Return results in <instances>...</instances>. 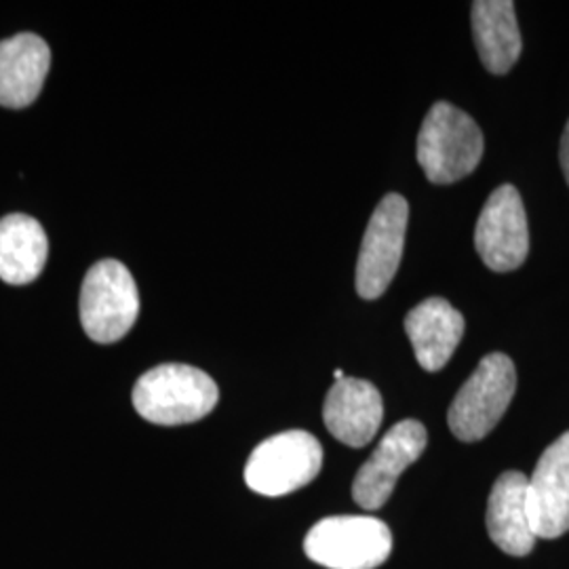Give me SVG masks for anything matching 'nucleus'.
Here are the masks:
<instances>
[{
	"label": "nucleus",
	"mask_w": 569,
	"mask_h": 569,
	"mask_svg": "<svg viewBox=\"0 0 569 569\" xmlns=\"http://www.w3.org/2000/svg\"><path fill=\"white\" fill-rule=\"evenodd\" d=\"M220 390L201 369L167 363L146 371L133 388V407L143 420L159 427H180L203 420L218 406Z\"/></svg>",
	"instance_id": "obj_1"
},
{
	"label": "nucleus",
	"mask_w": 569,
	"mask_h": 569,
	"mask_svg": "<svg viewBox=\"0 0 569 569\" xmlns=\"http://www.w3.org/2000/svg\"><path fill=\"white\" fill-rule=\"evenodd\" d=\"M483 157V133L465 110L437 102L418 133V163L432 183L460 182Z\"/></svg>",
	"instance_id": "obj_2"
},
{
	"label": "nucleus",
	"mask_w": 569,
	"mask_h": 569,
	"mask_svg": "<svg viewBox=\"0 0 569 569\" xmlns=\"http://www.w3.org/2000/svg\"><path fill=\"white\" fill-rule=\"evenodd\" d=\"M517 390V371L510 357L491 352L458 390L448 411L449 430L456 439L475 443L488 437L507 413Z\"/></svg>",
	"instance_id": "obj_3"
},
{
	"label": "nucleus",
	"mask_w": 569,
	"mask_h": 569,
	"mask_svg": "<svg viewBox=\"0 0 569 569\" xmlns=\"http://www.w3.org/2000/svg\"><path fill=\"white\" fill-rule=\"evenodd\" d=\"M305 550L327 569H376L392 552V533L376 517H327L306 533Z\"/></svg>",
	"instance_id": "obj_4"
},
{
	"label": "nucleus",
	"mask_w": 569,
	"mask_h": 569,
	"mask_svg": "<svg viewBox=\"0 0 569 569\" xmlns=\"http://www.w3.org/2000/svg\"><path fill=\"white\" fill-rule=\"evenodd\" d=\"M323 468V448L306 430H284L251 451L244 467L247 488L260 496L279 498L302 489Z\"/></svg>",
	"instance_id": "obj_5"
},
{
	"label": "nucleus",
	"mask_w": 569,
	"mask_h": 569,
	"mask_svg": "<svg viewBox=\"0 0 569 569\" xmlns=\"http://www.w3.org/2000/svg\"><path fill=\"white\" fill-rule=\"evenodd\" d=\"M138 284L121 262L102 260L87 272L81 287V323L93 342H119L138 321Z\"/></svg>",
	"instance_id": "obj_6"
},
{
	"label": "nucleus",
	"mask_w": 569,
	"mask_h": 569,
	"mask_svg": "<svg viewBox=\"0 0 569 569\" xmlns=\"http://www.w3.org/2000/svg\"><path fill=\"white\" fill-rule=\"evenodd\" d=\"M409 204L397 192L387 194L369 218L357 262V293L378 300L392 283L406 247Z\"/></svg>",
	"instance_id": "obj_7"
},
{
	"label": "nucleus",
	"mask_w": 569,
	"mask_h": 569,
	"mask_svg": "<svg viewBox=\"0 0 569 569\" xmlns=\"http://www.w3.org/2000/svg\"><path fill=\"white\" fill-rule=\"evenodd\" d=\"M475 247L493 272L517 270L528 260V216L512 183H502L489 194L475 228Z\"/></svg>",
	"instance_id": "obj_8"
},
{
	"label": "nucleus",
	"mask_w": 569,
	"mask_h": 569,
	"mask_svg": "<svg viewBox=\"0 0 569 569\" xmlns=\"http://www.w3.org/2000/svg\"><path fill=\"white\" fill-rule=\"evenodd\" d=\"M427 441V428L418 420H401L390 428L355 477V502L366 510L382 509L399 477L425 453Z\"/></svg>",
	"instance_id": "obj_9"
},
{
	"label": "nucleus",
	"mask_w": 569,
	"mask_h": 569,
	"mask_svg": "<svg viewBox=\"0 0 569 569\" xmlns=\"http://www.w3.org/2000/svg\"><path fill=\"white\" fill-rule=\"evenodd\" d=\"M529 512L538 538L569 531V430L545 449L529 477Z\"/></svg>",
	"instance_id": "obj_10"
},
{
	"label": "nucleus",
	"mask_w": 569,
	"mask_h": 569,
	"mask_svg": "<svg viewBox=\"0 0 569 569\" xmlns=\"http://www.w3.org/2000/svg\"><path fill=\"white\" fill-rule=\"evenodd\" d=\"M385 403L380 390L367 380H336L329 388L323 406L326 427L348 448H366L380 430Z\"/></svg>",
	"instance_id": "obj_11"
},
{
	"label": "nucleus",
	"mask_w": 569,
	"mask_h": 569,
	"mask_svg": "<svg viewBox=\"0 0 569 569\" xmlns=\"http://www.w3.org/2000/svg\"><path fill=\"white\" fill-rule=\"evenodd\" d=\"M488 531L491 542L510 557H526L538 540L529 512V479L519 470L498 477L489 493Z\"/></svg>",
	"instance_id": "obj_12"
},
{
	"label": "nucleus",
	"mask_w": 569,
	"mask_h": 569,
	"mask_svg": "<svg viewBox=\"0 0 569 569\" xmlns=\"http://www.w3.org/2000/svg\"><path fill=\"white\" fill-rule=\"evenodd\" d=\"M406 331L420 367L439 371L465 336V317L448 300L428 298L407 312Z\"/></svg>",
	"instance_id": "obj_13"
},
{
	"label": "nucleus",
	"mask_w": 569,
	"mask_h": 569,
	"mask_svg": "<svg viewBox=\"0 0 569 569\" xmlns=\"http://www.w3.org/2000/svg\"><path fill=\"white\" fill-rule=\"evenodd\" d=\"M51 68L49 44L37 34L0 41V106L26 108L41 93Z\"/></svg>",
	"instance_id": "obj_14"
},
{
	"label": "nucleus",
	"mask_w": 569,
	"mask_h": 569,
	"mask_svg": "<svg viewBox=\"0 0 569 569\" xmlns=\"http://www.w3.org/2000/svg\"><path fill=\"white\" fill-rule=\"evenodd\" d=\"M472 34L479 58L491 74H507L521 56V32L510 0H477L472 4Z\"/></svg>",
	"instance_id": "obj_15"
},
{
	"label": "nucleus",
	"mask_w": 569,
	"mask_h": 569,
	"mask_svg": "<svg viewBox=\"0 0 569 569\" xmlns=\"http://www.w3.org/2000/svg\"><path fill=\"white\" fill-rule=\"evenodd\" d=\"M49 241L42 226L13 213L0 220V279L9 284L32 283L44 268Z\"/></svg>",
	"instance_id": "obj_16"
},
{
	"label": "nucleus",
	"mask_w": 569,
	"mask_h": 569,
	"mask_svg": "<svg viewBox=\"0 0 569 569\" xmlns=\"http://www.w3.org/2000/svg\"><path fill=\"white\" fill-rule=\"evenodd\" d=\"M559 161H561V169L566 173V180L569 183V121L566 124V131L561 136V150H559Z\"/></svg>",
	"instance_id": "obj_17"
},
{
	"label": "nucleus",
	"mask_w": 569,
	"mask_h": 569,
	"mask_svg": "<svg viewBox=\"0 0 569 569\" xmlns=\"http://www.w3.org/2000/svg\"><path fill=\"white\" fill-rule=\"evenodd\" d=\"M333 378H336V380H345V369H336V371H333Z\"/></svg>",
	"instance_id": "obj_18"
}]
</instances>
